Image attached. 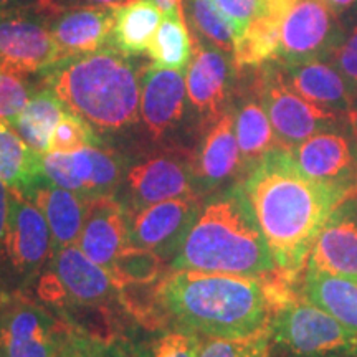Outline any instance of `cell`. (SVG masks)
Masks as SVG:
<instances>
[{
	"mask_svg": "<svg viewBox=\"0 0 357 357\" xmlns=\"http://www.w3.org/2000/svg\"><path fill=\"white\" fill-rule=\"evenodd\" d=\"M77 245L89 260L109 273L116 258L129 245L126 207L114 195L86 200L83 229Z\"/></svg>",
	"mask_w": 357,
	"mask_h": 357,
	"instance_id": "obj_18",
	"label": "cell"
},
{
	"mask_svg": "<svg viewBox=\"0 0 357 357\" xmlns=\"http://www.w3.org/2000/svg\"><path fill=\"white\" fill-rule=\"evenodd\" d=\"M194 43L187 22L182 13V6L162 12V20L153 43L147 48V55L153 66L167 70H185L189 65Z\"/></svg>",
	"mask_w": 357,
	"mask_h": 357,
	"instance_id": "obj_29",
	"label": "cell"
},
{
	"mask_svg": "<svg viewBox=\"0 0 357 357\" xmlns=\"http://www.w3.org/2000/svg\"><path fill=\"white\" fill-rule=\"evenodd\" d=\"M199 211L197 194L128 211L129 243L158 253L164 261L174 260Z\"/></svg>",
	"mask_w": 357,
	"mask_h": 357,
	"instance_id": "obj_13",
	"label": "cell"
},
{
	"mask_svg": "<svg viewBox=\"0 0 357 357\" xmlns=\"http://www.w3.org/2000/svg\"><path fill=\"white\" fill-rule=\"evenodd\" d=\"M32 98L30 88L22 75L0 70V121L15 118Z\"/></svg>",
	"mask_w": 357,
	"mask_h": 357,
	"instance_id": "obj_37",
	"label": "cell"
},
{
	"mask_svg": "<svg viewBox=\"0 0 357 357\" xmlns=\"http://www.w3.org/2000/svg\"><path fill=\"white\" fill-rule=\"evenodd\" d=\"M65 111L68 109L63 101L45 86L32 95L25 108L8 123L32 149L45 154L48 153L50 137Z\"/></svg>",
	"mask_w": 357,
	"mask_h": 357,
	"instance_id": "obj_27",
	"label": "cell"
},
{
	"mask_svg": "<svg viewBox=\"0 0 357 357\" xmlns=\"http://www.w3.org/2000/svg\"><path fill=\"white\" fill-rule=\"evenodd\" d=\"M271 334L291 357H357V333L305 296L275 312Z\"/></svg>",
	"mask_w": 357,
	"mask_h": 357,
	"instance_id": "obj_6",
	"label": "cell"
},
{
	"mask_svg": "<svg viewBox=\"0 0 357 357\" xmlns=\"http://www.w3.org/2000/svg\"><path fill=\"white\" fill-rule=\"evenodd\" d=\"M160 20L162 8L155 0H131L114 7V25L108 45L131 56L147 53Z\"/></svg>",
	"mask_w": 357,
	"mask_h": 357,
	"instance_id": "obj_25",
	"label": "cell"
},
{
	"mask_svg": "<svg viewBox=\"0 0 357 357\" xmlns=\"http://www.w3.org/2000/svg\"><path fill=\"white\" fill-rule=\"evenodd\" d=\"M194 40V53L185 68L187 98L207 121L215 123L227 113L234 88V58L211 43Z\"/></svg>",
	"mask_w": 357,
	"mask_h": 357,
	"instance_id": "obj_16",
	"label": "cell"
},
{
	"mask_svg": "<svg viewBox=\"0 0 357 357\" xmlns=\"http://www.w3.org/2000/svg\"><path fill=\"white\" fill-rule=\"evenodd\" d=\"M288 151L307 177L349 190L357 187V141L351 121L314 134Z\"/></svg>",
	"mask_w": 357,
	"mask_h": 357,
	"instance_id": "obj_14",
	"label": "cell"
},
{
	"mask_svg": "<svg viewBox=\"0 0 357 357\" xmlns=\"http://www.w3.org/2000/svg\"><path fill=\"white\" fill-rule=\"evenodd\" d=\"M42 153L22 139L8 121H0V181L10 189L29 190L43 177Z\"/></svg>",
	"mask_w": 357,
	"mask_h": 357,
	"instance_id": "obj_28",
	"label": "cell"
},
{
	"mask_svg": "<svg viewBox=\"0 0 357 357\" xmlns=\"http://www.w3.org/2000/svg\"><path fill=\"white\" fill-rule=\"evenodd\" d=\"M252 89L265 108L283 149H291L321 131L341 128L351 116L319 108L298 95L283 77L278 61L258 66Z\"/></svg>",
	"mask_w": 357,
	"mask_h": 357,
	"instance_id": "obj_5",
	"label": "cell"
},
{
	"mask_svg": "<svg viewBox=\"0 0 357 357\" xmlns=\"http://www.w3.org/2000/svg\"><path fill=\"white\" fill-rule=\"evenodd\" d=\"M280 68L289 86L312 105L342 116L354 113L356 100L349 84L329 61L312 60L293 65L280 63Z\"/></svg>",
	"mask_w": 357,
	"mask_h": 357,
	"instance_id": "obj_21",
	"label": "cell"
},
{
	"mask_svg": "<svg viewBox=\"0 0 357 357\" xmlns=\"http://www.w3.org/2000/svg\"><path fill=\"white\" fill-rule=\"evenodd\" d=\"M303 296L357 333V280L306 270Z\"/></svg>",
	"mask_w": 357,
	"mask_h": 357,
	"instance_id": "obj_26",
	"label": "cell"
},
{
	"mask_svg": "<svg viewBox=\"0 0 357 357\" xmlns=\"http://www.w3.org/2000/svg\"><path fill=\"white\" fill-rule=\"evenodd\" d=\"M79 357H142V351L134 349L123 339H93L75 334Z\"/></svg>",
	"mask_w": 357,
	"mask_h": 357,
	"instance_id": "obj_38",
	"label": "cell"
},
{
	"mask_svg": "<svg viewBox=\"0 0 357 357\" xmlns=\"http://www.w3.org/2000/svg\"><path fill=\"white\" fill-rule=\"evenodd\" d=\"M349 121H351V128H352V132H354V136H356V141H357V111H354V113H352V114H351Z\"/></svg>",
	"mask_w": 357,
	"mask_h": 357,
	"instance_id": "obj_45",
	"label": "cell"
},
{
	"mask_svg": "<svg viewBox=\"0 0 357 357\" xmlns=\"http://www.w3.org/2000/svg\"><path fill=\"white\" fill-rule=\"evenodd\" d=\"M182 13L192 38L211 43L234 58L235 30L213 0H182Z\"/></svg>",
	"mask_w": 357,
	"mask_h": 357,
	"instance_id": "obj_30",
	"label": "cell"
},
{
	"mask_svg": "<svg viewBox=\"0 0 357 357\" xmlns=\"http://www.w3.org/2000/svg\"><path fill=\"white\" fill-rule=\"evenodd\" d=\"M354 111H357V100H356V105H354Z\"/></svg>",
	"mask_w": 357,
	"mask_h": 357,
	"instance_id": "obj_47",
	"label": "cell"
},
{
	"mask_svg": "<svg viewBox=\"0 0 357 357\" xmlns=\"http://www.w3.org/2000/svg\"><path fill=\"white\" fill-rule=\"evenodd\" d=\"M131 55L106 45L84 55L68 56L42 71L43 84L101 131H119L139 119L141 70Z\"/></svg>",
	"mask_w": 357,
	"mask_h": 357,
	"instance_id": "obj_4",
	"label": "cell"
},
{
	"mask_svg": "<svg viewBox=\"0 0 357 357\" xmlns=\"http://www.w3.org/2000/svg\"><path fill=\"white\" fill-rule=\"evenodd\" d=\"M26 8H42L40 0H0V13L26 10Z\"/></svg>",
	"mask_w": 357,
	"mask_h": 357,
	"instance_id": "obj_40",
	"label": "cell"
},
{
	"mask_svg": "<svg viewBox=\"0 0 357 357\" xmlns=\"http://www.w3.org/2000/svg\"><path fill=\"white\" fill-rule=\"evenodd\" d=\"M61 357H79V352H78V347H77V342H75V336L73 339L70 341V344L66 346V349Z\"/></svg>",
	"mask_w": 357,
	"mask_h": 357,
	"instance_id": "obj_44",
	"label": "cell"
},
{
	"mask_svg": "<svg viewBox=\"0 0 357 357\" xmlns=\"http://www.w3.org/2000/svg\"><path fill=\"white\" fill-rule=\"evenodd\" d=\"M195 181L202 189H213L243 171L242 154L235 136L234 114L227 111L212 123L194 159Z\"/></svg>",
	"mask_w": 357,
	"mask_h": 357,
	"instance_id": "obj_22",
	"label": "cell"
},
{
	"mask_svg": "<svg viewBox=\"0 0 357 357\" xmlns=\"http://www.w3.org/2000/svg\"><path fill=\"white\" fill-rule=\"evenodd\" d=\"M278 273L296 283L324 222L354 190L307 177L288 149L271 151L242 182Z\"/></svg>",
	"mask_w": 357,
	"mask_h": 357,
	"instance_id": "obj_1",
	"label": "cell"
},
{
	"mask_svg": "<svg viewBox=\"0 0 357 357\" xmlns=\"http://www.w3.org/2000/svg\"><path fill=\"white\" fill-rule=\"evenodd\" d=\"M352 199H354V204H356V213H357V187H356V190L352 192Z\"/></svg>",
	"mask_w": 357,
	"mask_h": 357,
	"instance_id": "obj_46",
	"label": "cell"
},
{
	"mask_svg": "<svg viewBox=\"0 0 357 357\" xmlns=\"http://www.w3.org/2000/svg\"><path fill=\"white\" fill-rule=\"evenodd\" d=\"M7 215H8V187L0 181V243H2L3 231H6Z\"/></svg>",
	"mask_w": 357,
	"mask_h": 357,
	"instance_id": "obj_41",
	"label": "cell"
},
{
	"mask_svg": "<svg viewBox=\"0 0 357 357\" xmlns=\"http://www.w3.org/2000/svg\"><path fill=\"white\" fill-rule=\"evenodd\" d=\"M126 195L131 208L195 195L194 159L184 153H166L147 158L126 174Z\"/></svg>",
	"mask_w": 357,
	"mask_h": 357,
	"instance_id": "obj_15",
	"label": "cell"
},
{
	"mask_svg": "<svg viewBox=\"0 0 357 357\" xmlns=\"http://www.w3.org/2000/svg\"><path fill=\"white\" fill-rule=\"evenodd\" d=\"M73 331L22 293L0 291V357H61Z\"/></svg>",
	"mask_w": 357,
	"mask_h": 357,
	"instance_id": "obj_8",
	"label": "cell"
},
{
	"mask_svg": "<svg viewBox=\"0 0 357 357\" xmlns=\"http://www.w3.org/2000/svg\"><path fill=\"white\" fill-rule=\"evenodd\" d=\"M24 194L37 205L47 218L55 252L70 245H77L83 229L86 200L75 192L55 185L45 176L38 178Z\"/></svg>",
	"mask_w": 357,
	"mask_h": 357,
	"instance_id": "obj_23",
	"label": "cell"
},
{
	"mask_svg": "<svg viewBox=\"0 0 357 357\" xmlns=\"http://www.w3.org/2000/svg\"><path fill=\"white\" fill-rule=\"evenodd\" d=\"M204 339L185 329L169 331L155 339L149 349L142 351V357H197Z\"/></svg>",
	"mask_w": 357,
	"mask_h": 357,
	"instance_id": "obj_36",
	"label": "cell"
},
{
	"mask_svg": "<svg viewBox=\"0 0 357 357\" xmlns=\"http://www.w3.org/2000/svg\"><path fill=\"white\" fill-rule=\"evenodd\" d=\"M158 6L162 8V12L171 10L174 7H181L182 6V0H155Z\"/></svg>",
	"mask_w": 357,
	"mask_h": 357,
	"instance_id": "obj_43",
	"label": "cell"
},
{
	"mask_svg": "<svg viewBox=\"0 0 357 357\" xmlns=\"http://www.w3.org/2000/svg\"><path fill=\"white\" fill-rule=\"evenodd\" d=\"M172 268L257 278L278 271L242 184L200 205Z\"/></svg>",
	"mask_w": 357,
	"mask_h": 357,
	"instance_id": "obj_3",
	"label": "cell"
},
{
	"mask_svg": "<svg viewBox=\"0 0 357 357\" xmlns=\"http://www.w3.org/2000/svg\"><path fill=\"white\" fill-rule=\"evenodd\" d=\"M42 166L48 181L84 200L114 195L123 177L121 160L114 151L100 144L70 154L45 153Z\"/></svg>",
	"mask_w": 357,
	"mask_h": 357,
	"instance_id": "obj_12",
	"label": "cell"
},
{
	"mask_svg": "<svg viewBox=\"0 0 357 357\" xmlns=\"http://www.w3.org/2000/svg\"><path fill=\"white\" fill-rule=\"evenodd\" d=\"M326 6H329L334 12L342 13L346 8H349L351 6H354L357 0H323Z\"/></svg>",
	"mask_w": 357,
	"mask_h": 357,
	"instance_id": "obj_42",
	"label": "cell"
},
{
	"mask_svg": "<svg viewBox=\"0 0 357 357\" xmlns=\"http://www.w3.org/2000/svg\"><path fill=\"white\" fill-rule=\"evenodd\" d=\"M162 265L164 260L158 253L129 243L116 258L109 275L121 288L128 283H151L158 278Z\"/></svg>",
	"mask_w": 357,
	"mask_h": 357,
	"instance_id": "obj_32",
	"label": "cell"
},
{
	"mask_svg": "<svg viewBox=\"0 0 357 357\" xmlns=\"http://www.w3.org/2000/svg\"><path fill=\"white\" fill-rule=\"evenodd\" d=\"M38 296L63 307L105 310L121 298V287L105 268L89 260L78 245L53 253L48 270L38 280Z\"/></svg>",
	"mask_w": 357,
	"mask_h": 357,
	"instance_id": "obj_7",
	"label": "cell"
},
{
	"mask_svg": "<svg viewBox=\"0 0 357 357\" xmlns=\"http://www.w3.org/2000/svg\"><path fill=\"white\" fill-rule=\"evenodd\" d=\"M100 144L95 129L82 116L65 111L50 137L48 153L70 154L88 146Z\"/></svg>",
	"mask_w": 357,
	"mask_h": 357,
	"instance_id": "obj_33",
	"label": "cell"
},
{
	"mask_svg": "<svg viewBox=\"0 0 357 357\" xmlns=\"http://www.w3.org/2000/svg\"><path fill=\"white\" fill-rule=\"evenodd\" d=\"M131 0H40L42 10L52 13L71 10V8L83 7H119Z\"/></svg>",
	"mask_w": 357,
	"mask_h": 357,
	"instance_id": "obj_39",
	"label": "cell"
},
{
	"mask_svg": "<svg viewBox=\"0 0 357 357\" xmlns=\"http://www.w3.org/2000/svg\"><path fill=\"white\" fill-rule=\"evenodd\" d=\"M273 334L271 324L248 336L205 337L197 357H271Z\"/></svg>",
	"mask_w": 357,
	"mask_h": 357,
	"instance_id": "obj_31",
	"label": "cell"
},
{
	"mask_svg": "<svg viewBox=\"0 0 357 357\" xmlns=\"http://www.w3.org/2000/svg\"><path fill=\"white\" fill-rule=\"evenodd\" d=\"M53 236L42 211L24 192L8 187V215L0 243V265L22 284L37 278L52 261Z\"/></svg>",
	"mask_w": 357,
	"mask_h": 357,
	"instance_id": "obj_9",
	"label": "cell"
},
{
	"mask_svg": "<svg viewBox=\"0 0 357 357\" xmlns=\"http://www.w3.org/2000/svg\"><path fill=\"white\" fill-rule=\"evenodd\" d=\"M185 70H167L149 66L141 82L139 113L144 128L154 141L181 123L185 111Z\"/></svg>",
	"mask_w": 357,
	"mask_h": 357,
	"instance_id": "obj_19",
	"label": "cell"
},
{
	"mask_svg": "<svg viewBox=\"0 0 357 357\" xmlns=\"http://www.w3.org/2000/svg\"><path fill=\"white\" fill-rule=\"evenodd\" d=\"M113 25L114 7H83L52 13L50 32L63 60L106 47Z\"/></svg>",
	"mask_w": 357,
	"mask_h": 357,
	"instance_id": "obj_20",
	"label": "cell"
},
{
	"mask_svg": "<svg viewBox=\"0 0 357 357\" xmlns=\"http://www.w3.org/2000/svg\"><path fill=\"white\" fill-rule=\"evenodd\" d=\"M342 20L323 0H294L281 25L278 58L283 65L328 60L341 37Z\"/></svg>",
	"mask_w": 357,
	"mask_h": 357,
	"instance_id": "obj_11",
	"label": "cell"
},
{
	"mask_svg": "<svg viewBox=\"0 0 357 357\" xmlns=\"http://www.w3.org/2000/svg\"><path fill=\"white\" fill-rule=\"evenodd\" d=\"M234 114L235 136L238 141L242 154L243 172H250L260 160L280 149V141L276 137L265 108L252 89V95L243 98L236 106Z\"/></svg>",
	"mask_w": 357,
	"mask_h": 357,
	"instance_id": "obj_24",
	"label": "cell"
},
{
	"mask_svg": "<svg viewBox=\"0 0 357 357\" xmlns=\"http://www.w3.org/2000/svg\"><path fill=\"white\" fill-rule=\"evenodd\" d=\"M155 301L178 329L202 337L248 336L268 328L276 311L266 278L197 270H174Z\"/></svg>",
	"mask_w": 357,
	"mask_h": 357,
	"instance_id": "obj_2",
	"label": "cell"
},
{
	"mask_svg": "<svg viewBox=\"0 0 357 357\" xmlns=\"http://www.w3.org/2000/svg\"><path fill=\"white\" fill-rule=\"evenodd\" d=\"M48 15L42 8L0 13V70L25 77L61 60Z\"/></svg>",
	"mask_w": 357,
	"mask_h": 357,
	"instance_id": "obj_10",
	"label": "cell"
},
{
	"mask_svg": "<svg viewBox=\"0 0 357 357\" xmlns=\"http://www.w3.org/2000/svg\"><path fill=\"white\" fill-rule=\"evenodd\" d=\"M306 270L357 280V213L352 194L324 222L312 243Z\"/></svg>",
	"mask_w": 357,
	"mask_h": 357,
	"instance_id": "obj_17",
	"label": "cell"
},
{
	"mask_svg": "<svg viewBox=\"0 0 357 357\" xmlns=\"http://www.w3.org/2000/svg\"><path fill=\"white\" fill-rule=\"evenodd\" d=\"M326 61L341 73L357 100V17L342 22L341 37Z\"/></svg>",
	"mask_w": 357,
	"mask_h": 357,
	"instance_id": "obj_34",
	"label": "cell"
},
{
	"mask_svg": "<svg viewBox=\"0 0 357 357\" xmlns=\"http://www.w3.org/2000/svg\"><path fill=\"white\" fill-rule=\"evenodd\" d=\"M213 2L234 26L235 38L238 40L253 22L270 13L278 0H213Z\"/></svg>",
	"mask_w": 357,
	"mask_h": 357,
	"instance_id": "obj_35",
	"label": "cell"
}]
</instances>
